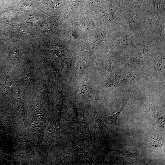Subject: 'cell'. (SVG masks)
I'll use <instances>...</instances> for the list:
<instances>
[{
  "instance_id": "cell-1",
  "label": "cell",
  "mask_w": 165,
  "mask_h": 165,
  "mask_svg": "<svg viewBox=\"0 0 165 165\" xmlns=\"http://www.w3.org/2000/svg\"><path fill=\"white\" fill-rule=\"evenodd\" d=\"M108 156L114 161L120 163L141 164L145 159L137 152L130 153L125 150L122 151L109 149Z\"/></svg>"
},
{
  "instance_id": "cell-6",
  "label": "cell",
  "mask_w": 165,
  "mask_h": 165,
  "mask_svg": "<svg viewBox=\"0 0 165 165\" xmlns=\"http://www.w3.org/2000/svg\"><path fill=\"white\" fill-rule=\"evenodd\" d=\"M72 147L74 154L78 159L82 161H90L91 160L86 152L78 147L74 143L72 145Z\"/></svg>"
},
{
  "instance_id": "cell-2",
  "label": "cell",
  "mask_w": 165,
  "mask_h": 165,
  "mask_svg": "<svg viewBox=\"0 0 165 165\" xmlns=\"http://www.w3.org/2000/svg\"><path fill=\"white\" fill-rule=\"evenodd\" d=\"M146 106L152 111L156 119L157 128L159 130L160 132L164 133L165 127L164 113L160 108L156 105L151 104Z\"/></svg>"
},
{
  "instance_id": "cell-8",
  "label": "cell",
  "mask_w": 165,
  "mask_h": 165,
  "mask_svg": "<svg viewBox=\"0 0 165 165\" xmlns=\"http://www.w3.org/2000/svg\"><path fill=\"white\" fill-rule=\"evenodd\" d=\"M92 92V89L89 85L84 84L82 85L79 90V95L82 97H85L90 94Z\"/></svg>"
},
{
  "instance_id": "cell-7",
  "label": "cell",
  "mask_w": 165,
  "mask_h": 165,
  "mask_svg": "<svg viewBox=\"0 0 165 165\" xmlns=\"http://www.w3.org/2000/svg\"><path fill=\"white\" fill-rule=\"evenodd\" d=\"M94 127L95 131L97 134L101 133L103 130V122L99 117L95 116L94 118Z\"/></svg>"
},
{
  "instance_id": "cell-9",
  "label": "cell",
  "mask_w": 165,
  "mask_h": 165,
  "mask_svg": "<svg viewBox=\"0 0 165 165\" xmlns=\"http://www.w3.org/2000/svg\"><path fill=\"white\" fill-rule=\"evenodd\" d=\"M49 132L50 133H51L52 132V130L51 129H49Z\"/></svg>"
},
{
  "instance_id": "cell-4",
  "label": "cell",
  "mask_w": 165,
  "mask_h": 165,
  "mask_svg": "<svg viewBox=\"0 0 165 165\" xmlns=\"http://www.w3.org/2000/svg\"><path fill=\"white\" fill-rule=\"evenodd\" d=\"M82 119L80 131L83 138L86 142L90 145V146L95 152L99 153L94 145L89 129L88 124L84 119V116L82 117Z\"/></svg>"
},
{
  "instance_id": "cell-5",
  "label": "cell",
  "mask_w": 165,
  "mask_h": 165,
  "mask_svg": "<svg viewBox=\"0 0 165 165\" xmlns=\"http://www.w3.org/2000/svg\"><path fill=\"white\" fill-rule=\"evenodd\" d=\"M128 99H127L123 105L113 115L109 116L105 119L103 121V123L105 124H108L114 127L117 131H118V127L117 124V117L120 113L124 109Z\"/></svg>"
},
{
  "instance_id": "cell-12",
  "label": "cell",
  "mask_w": 165,
  "mask_h": 165,
  "mask_svg": "<svg viewBox=\"0 0 165 165\" xmlns=\"http://www.w3.org/2000/svg\"><path fill=\"white\" fill-rule=\"evenodd\" d=\"M22 124L24 123L22 122Z\"/></svg>"
},
{
  "instance_id": "cell-10",
  "label": "cell",
  "mask_w": 165,
  "mask_h": 165,
  "mask_svg": "<svg viewBox=\"0 0 165 165\" xmlns=\"http://www.w3.org/2000/svg\"><path fill=\"white\" fill-rule=\"evenodd\" d=\"M31 125L32 126H33L34 125V123H31Z\"/></svg>"
},
{
  "instance_id": "cell-11",
  "label": "cell",
  "mask_w": 165,
  "mask_h": 165,
  "mask_svg": "<svg viewBox=\"0 0 165 165\" xmlns=\"http://www.w3.org/2000/svg\"><path fill=\"white\" fill-rule=\"evenodd\" d=\"M34 131L35 132H36V130H34Z\"/></svg>"
},
{
  "instance_id": "cell-3",
  "label": "cell",
  "mask_w": 165,
  "mask_h": 165,
  "mask_svg": "<svg viewBox=\"0 0 165 165\" xmlns=\"http://www.w3.org/2000/svg\"><path fill=\"white\" fill-rule=\"evenodd\" d=\"M164 139L158 134L151 135L148 140V146L149 150L153 153H157L164 145Z\"/></svg>"
}]
</instances>
